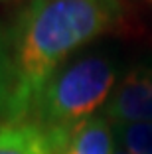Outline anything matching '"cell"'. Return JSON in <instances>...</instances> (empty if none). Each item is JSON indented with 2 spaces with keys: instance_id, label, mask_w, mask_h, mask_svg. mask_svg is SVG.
Returning a JSON list of instances; mask_svg holds the SVG:
<instances>
[{
  "instance_id": "6da1fadb",
  "label": "cell",
  "mask_w": 152,
  "mask_h": 154,
  "mask_svg": "<svg viewBox=\"0 0 152 154\" xmlns=\"http://www.w3.org/2000/svg\"><path fill=\"white\" fill-rule=\"evenodd\" d=\"M123 16V0H32L14 32V87L6 122L26 121L57 65L119 26Z\"/></svg>"
},
{
  "instance_id": "8992f818",
  "label": "cell",
  "mask_w": 152,
  "mask_h": 154,
  "mask_svg": "<svg viewBox=\"0 0 152 154\" xmlns=\"http://www.w3.org/2000/svg\"><path fill=\"white\" fill-rule=\"evenodd\" d=\"M113 132L130 154H152V122L113 125Z\"/></svg>"
},
{
  "instance_id": "52a82bcc",
  "label": "cell",
  "mask_w": 152,
  "mask_h": 154,
  "mask_svg": "<svg viewBox=\"0 0 152 154\" xmlns=\"http://www.w3.org/2000/svg\"><path fill=\"white\" fill-rule=\"evenodd\" d=\"M12 87H14V75H12V55H10L6 42L0 32V121H8L10 101H12Z\"/></svg>"
},
{
  "instance_id": "9c48e42d",
  "label": "cell",
  "mask_w": 152,
  "mask_h": 154,
  "mask_svg": "<svg viewBox=\"0 0 152 154\" xmlns=\"http://www.w3.org/2000/svg\"><path fill=\"white\" fill-rule=\"evenodd\" d=\"M146 2H150V4H152V0H146Z\"/></svg>"
},
{
  "instance_id": "3957f363",
  "label": "cell",
  "mask_w": 152,
  "mask_h": 154,
  "mask_svg": "<svg viewBox=\"0 0 152 154\" xmlns=\"http://www.w3.org/2000/svg\"><path fill=\"white\" fill-rule=\"evenodd\" d=\"M113 125L152 122V67H136L115 87L107 103Z\"/></svg>"
},
{
  "instance_id": "277c9868",
  "label": "cell",
  "mask_w": 152,
  "mask_h": 154,
  "mask_svg": "<svg viewBox=\"0 0 152 154\" xmlns=\"http://www.w3.org/2000/svg\"><path fill=\"white\" fill-rule=\"evenodd\" d=\"M71 131H49L36 122L0 127V154H61Z\"/></svg>"
},
{
  "instance_id": "5b68a950",
  "label": "cell",
  "mask_w": 152,
  "mask_h": 154,
  "mask_svg": "<svg viewBox=\"0 0 152 154\" xmlns=\"http://www.w3.org/2000/svg\"><path fill=\"white\" fill-rule=\"evenodd\" d=\"M113 125L105 117H91L71 128L61 154H113Z\"/></svg>"
},
{
  "instance_id": "ba28073f",
  "label": "cell",
  "mask_w": 152,
  "mask_h": 154,
  "mask_svg": "<svg viewBox=\"0 0 152 154\" xmlns=\"http://www.w3.org/2000/svg\"><path fill=\"white\" fill-rule=\"evenodd\" d=\"M113 154H130L129 150H125V148H115V152Z\"/></svg>"
},
{
  "instance_id": "7a4b0ae2",
  "label": "cell",
  "mask_w": 152,
  "mask_h": 154,
  "mask_svg": "<svg viewBox=\"0 0 152 154\" xmlns=\"http://www.w3.org/2000/svg\"><path fill=\"white\" fill-rule=\"evenodd\" d=\"M116 71L107 57H83L55 71L38 95L30 117L49 131H71L111 99Z\"/></svg>"
}]
</instances>
